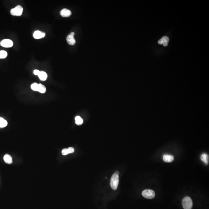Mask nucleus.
I'll list each match as a JSON object with an SVG mask.
<instances>
[{
    "instance_id": "f257e3e1",
    "label": "nucleus",
    "mask_w": 209,
    "mask_h": 209,
    "mask_svg": "<svg viewBox=\"0 0 209 209\" xmlns=\"http://www.w3.org/2000/svg\"><path fill=\"white\" fill-rule=\"evenodd\" d=\"M119 183V175L114 173L112 176L110 180V185L112 189L114 190H116L117 189Z\"/></svg>"
},
{
    "instance_id": "f03ea898",
    "label": "nucleus",
    "mask_w": 209,
    "mask_h": 209,
    "mask_svg": "<svg viewBox=\"0 0 209 209\" xmlns=\"http://www.w3.org/2000/svg\"><path fill=\"white\" fill-rule=\"evenodd\" d=\"M182 206L184 209H191L193 207V201L189 197H186L182 200Z\"/></svg>"
},
{
    "instance_id": "7ed1b4c3",
    "label": "nucleus",
    "mask_w": 209,
    "mask_h": 209,
    "mask_svg": "<svg viewBox=\"0 0 209 209\" xmlns=\"http://www.w3.org/2000/svg\"><path fill=\"white\" fill-rule=\"evenodd\" d=\"M23 9L20 5H18L11 11V14L13 16H20L22 14Z\"/></svg>"
},
{
    "instance_id": "20e7f679",
    "label": "nucleus",
    "mask_w": 209,
    "mask_h": 209,
    "mask_svg": "<svg viewBox=\"0 0 209 209\" xmlns=\"http://www.w3.org/2000/svg\"><path fill=\"white\" fill-rule=\"evenodd\" d=\"M142 196L147 199H152L154 198L155 193L154 191L150 189H146L143 191L142 193Z\"/></svg>"
},
{
    "instance_id": "39448f33",
    "label": "nucleus",
    "mask_w": 209,
    "mask_h": 209,
    "mask_svg": "<svg viewBox=\"0 0 209 209\" xmlns=\"http://www.w3.org/2000/svg\"><path fill=\"white\" fill-rule=\"evenodd\" d=\"M1 46L5 48H11L13 46V41L9 39H4L0 42Z\"/></svg>"
},
{
    "instance_id": "423d86ee",
    "label": "nucleus",
    "mask_w": 209,
    "mask_h": 209,
    "mask_svg": "<svg viewBox=\"0 0 209 209\" xmlns=\"http://www.w3.org/2000/svg\"><path fill=\"white\" fill-rule=\"evenodd\" d=\"M61 15L63 17H69L71 15L72 13L70 10L66 9H62L60 12Z\"/></svg>"
},
{
    "instance_id": "0eeeda50",
    "label": "nucleus",
    "mask_w": 209,
    "mask_h": 209,
    "mask_svg": "<svg viewBox=\"0 0 209 209\" xmlns=\"http://www.w3.org/2000/svg\"><path fill=\"white\" fill-rule=\"evenodd\" d=\"M45 33L41 32L40 31L37 30L35 31L33 33V37L36 39H39L41 38L44 37L45 36Z\"/></svg>"
},
{
    "instance_id": "6e6552de",
    "label": "nucleus",
    "mask_w": 209,
    "mask_h": 209,
    "mask_svg": "<svg viewBox=\"0 0 209 209\" xmlns=\"http://www.w3.org/2000/svg\"><path fill=\"white\" fill-rule=\"evenodd\" d=\"M169 39L168 37L164 36L160 40H159L158 43L159 44L163 45L164 46H167L168 44Z\"/></svg>"
},
{
    "instance_id": "1a4fd4ad",
    "label": "nucleus",
    "mask_w": 209,
    "mask_h": 209,
    "mask_svg": "<svg viewBox=\"0 0 209 209\" xmlns=\"http://www.w3.org/2000/svg\"><path fill=\"white\" fill-rule=\"evenodd\" d=\"M163 160L167 162H171L174 160V156L172 155L165 154L163 156Z\"/></svg>"
},
{
    "instance_id": "9d476101",
    "label": "nucleus",
    "mask_w": 209,
    "mask_h": 209,
    "mask_svg": "<svg viewBox=\"0 0 209 209\" xmlns=\"http://www.w3.org/2000/svg\"><path fill=\"white\" fill-rule=\"evenodd\" d=\"M66 40L68 43L70 45H74L75 44L76 40L74 35H72L71 34H70L67 36Z\"/></svg>"
},
{
    "instance_id": "9b49d317",
    "label": "nucleus",
    "mask_w": 209,
    "mask_h": 209,
    "mask_svg": "<svg viewBox=\"0 0 209 209\" xmlns=\"http://www.w3.org/2000/svg\"><path fill=\"white\" fill-rule=\"evenodd\" d=\"M4 161L7 164H11L13 163V159L11 155L6 154L4 157Z\"/></svg>"
},
{
    "instance_id": "f8f14e48",
    "label": "nucleus",
    "mask_w": 209,
    "mask_h": 209,
    "mask_svg": "<svg viewBox=\"0 0 209 209\" xmlns=\"http://www.w3.org/2000/svg\"><path fill=\"white\" fill-rule=\"evenodd\" d=\"M39 78L43 81H46L48 77V75L46 72L44 71H40V73L38 75Z\"/></svg>"
},
{
    "instance_id": "ddd939ff",
    "label": "nucleus",
    "mask_w": 209,
    "mask_h": 209,
    "mask_svg": "<svg viewBox=\"0 0 209 209\" xmlns=\"http://www.w3.org/2000/svg\"><path fill=\"white\" fill-rule=\"evenodd\" d=\"M201 159L202 161H203L206 165H208L209 161V156L206 153H203L201 155Z\"/></svg>"
},
{
    "instance_id": "4468645a",
    "label": "nucleus",
    "mask_w": 209,
    "mask_h": 209,
    "mask_svg": "<svg viewBox=\"0 0 209 209\" xmlns=\"http://www.w3.org/2000/svg\"><path fill=\"white\" fill-rule=\"evenodd\" d=\"M75 123L78 125H81L83 123V119L79 116H77L75 117Z\"/></svg>"
},
{
    "instance_id": "2eb2a0df",
    "label": "nucleus",
    "mask_w": 209,
    "mask_h": 209,
    "mask_svg": "<svg viewBox=\"0 0 209 209\" xmlns=\"http://www.w3.org/2000/svg\"><path fill=\"white\" fill-rule=\"evenodd\" d=\"M8 122L3 118L0 117V127L3 128L7 126Z\"/></svg>"
},
{
    "instance_id": "dca6fc26",
    "label": "nucleus",
    "mask_w": 209,
    "mask_h": 209,
    "mask_svg": "<svg viewBox=\"0 0 209 209\" xmlns=\"http://www.w3.org/2000/svg\"><path fill=\"white\" fill-rule=\"evenodd\" d=\"M31 88L33 90L39 92V84L34 83L31 85Z\"/></svg>"
},
{
    "instance_id": "f3484780",
    "label": "nucleus",
    "mask_w": 209,
    "mask_h": 209,
    "mask_svg": "<svg viewBox=\"0 0 209 209\" xmlns=\"http://www.w3.org/2000/svg\"><path fill=\"white\" fill-rule=\"evenodd\" d=\"M46 91V87L42 84H39V92L42 93H44Z\"/></svg>"
},
{
    "instance_id": "a211bd4d",
    "label": "nucleus",
    "mask_w": 209,
    "mask_h": 209,
    "mask_svg": "<svg viewBox=\"0 0 209 209\" xmlns=\"http://www.w3.org/2000/svg\"><path fill=\"white\" fill-rule=\"evenodd\" d=\"M8 55V53L4 50L0 51V59H5Z\"/></svg>"
},
{
    "instance_id": "6ab92c4d",
    "label": "nucleus",
    "mask_w": 209,
    "mask_h": 209,
    "mask_svg": "<svg viewBox=\"0 0 209 209\" xmlns=\"http://www.w3.org/2000/svg\"><path fill=\"white\" fill-rule=\"evenodd\" d=\"M62 154L64 155H66L69 154L68 149L65 148L63 149L62 151Z\"/></svg>"
},
{
    "instance_id": "aec40b11",
    "label": "nucleus",
    "mask_w": 209,
    "mask_h": 209,
    "mask_svg": "<svg viewBox=\"0 0 209 209\" xmlns=\"http://www.w3.org/2000/svg\"><path fill=\"white\" fill-rule=\"evenodd\" d=\"M69 153H73L74 152V149L73 147H70L68 149Z\"/></svg>"
},
{
    "instance_id": "412c9836",
    "label": "nucleus",
    "mask_w": 209,
    "mask_h": 209,
    "mask_svg": "<svg viewBox=\"0 0 209 209\" xmlns=\"http://www.w3.org/2000/svg\"><path fill=\"white\" fill-rule=\"evenodd\" d=\"M40 71L38 70H34V72H33V73H34V74L35 75H39V74L40 73Z\"/></svg>"
},
{
    "instance_id": "4be33fe9",
    "label": "nucleus",
    "mask_w": 209,
    "mask_h": 209,
    "mask_svg": "<svg viewBox=\"0 0 209 209\" xmlns=\"http://www.w3.org/2000/svg\"><path fill=\"white\" fill-rule=\"evenodd\" d=\"M115 173H116L117 174L119 175V171H116L115 172Z\"/></svg>"
}]
</instances>
